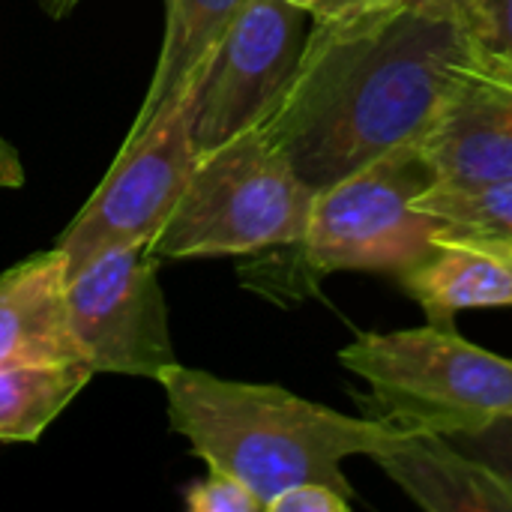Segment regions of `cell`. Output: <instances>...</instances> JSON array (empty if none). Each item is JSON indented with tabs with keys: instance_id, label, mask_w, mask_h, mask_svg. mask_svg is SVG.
I'll list each match as a JSON object with an SVG mask.
<instances>
[{
	"instance_id": "cell-17",
	"label": "cell",
	"mask_w": 512,
	"mask_h": 512,
	"mask_svg": "<svg viewBox=\"0 0 512 512\" xmlns=\"http://www.w3.org/2000/svg\"><path fill=\"white\" fill-rule=\"evenodd\" d=\"M186 507L192 512H264L249 486L225 471H213L186 489Z\"/></svg>"
},
{
	"instance_id": "cell-10",
	"label": "cell",
	"mask_w": 512,
	"mask_h": 512,
	"mask_svg": "<svg viewBox=\"0 0 512 512\" xmlns=\"http://www.w3.org/2000/svg\"><path fill=\"white\" fill-rule=\"evenodd\" d=\"M420 510L512 512V486L453 438L408 429L372 459Z\"/></svg>"
},
{
	"instance_id": "cell-1",
	"label": "cell",
	"mask_w": 512,
	"mask_h": 512,
	"mask_svg": "<svg viewBox=\"0 0 512 512\" xmlns=\"http://www.w3.org/2000/svg\"><path fill=\"white\" fill-rule=\"evenodd\" d=\"M465 51L462 21L417 9L312 21L264 129L318 192L420 141Z\"/></svg>"
},
{
	"instance_id": "cell-2",
	"label": "cell",
	"mask_w": 512,
	"mask_h": 512,
	"mask_svg": "<svg viewBox=\"0 0 512 512\" xmlns=\"http://www.w3.org/2000/svg\"><path fill=\"white\" fill-rule=\"evenodd\" d=\"M168 423L213 471L237 477L261 507L300 483H330L354 495L342 462L375 459L402 426L381 417H348L276 384H246L204 369L171 366L159 378Z\"/></svg>"
},
{
	"instance_id": "cell-12",
	"label": "cell",
	"mask_w": 512,
	"mask_h": 512,
	"mask_svg": "<svg viewBox=\"0 0 512 512\" xmlns=\"http://www.w3.org/2000/svg\"><path fill=\"white\" fill-rule=\"evenodd\" d=\"M399 282L429 324L453 327L465 309L512 306V246L438 228L429 255L408 267Z\"/></svg>"
},
{
	"instance_id": "cell-4",
	"label": "cell",
	"mask_w": 512,
	"mask_h": 512,
	"mask_svg": "<svg viewBox=\"0 0 512 512\" xmlns=\"http://www.w3.org/2000/svg\"><path fill=\"white\" fill-rule=\"evenodd\" d=\"M315 189L255 126L198 159L192 180L150 243L156 258H219L297 246Z\"/></svg>"
},
{
	"instance_id": "cell-15",
	"label": "cell",
	"mask_w": 512,
	"mask_h": 512,
	"mask_svg": "<svg viewBox=\"0 0 512 512\" xmlns=\"http://www.w3.org/2000/svg\"><path fill=\"white\" fill-rule=\"evenodd\" d=\"M417 207L441 222L444 234H462L512 246V180L480 186L432 183Z\"/></svg>"
},
{
	"instance_id": "cell-16",
	"label": "cell",
	"mask_w": 512,
	"mask_h": 512,
	"mask_svg": "<svg viewBox=\"0 0 512 512\" xmlns=\"http://www.w3.org/2000/svg\"><path fill=\"white\" fill-rule=\"evenodd\" d=\"M465 33L480 54L512 69V0H477L465 18Z\"/></svg>"
},
{
	"instance_id": "cell-18",
	"label": "cell",
	"mask_w": 512,
	"mask_h": 512,
	"mask_svg": "<svg viewBox=\"0 0 512 512\" xmlns=\"http://www.w3.org/2000/svg\"><path fill=\"white\" fill-rule=\"evenodd\" d=\"M351 504H354V495H345L330 483L312 480V483H300L276 495L267 504V512H351Z\"/></svg>"
},
{
	"instance_id": "cell-8",
	"label": "cell",
	"mask_w": 512,
	"mask_h": 512,
	"mask_svg": "<svg viewBox=\"0 0 512 512\" xmlns=\"http://www.w3.org/2000/svg\"><path fill=\"white\" fill-rule=\"evenodd\" d=\"M309 18L294 0H246L201 78L192 123L198 159L267 123L300 63Z\"/></svg>"
},
{
	"instance_id": "cell-7",
	"label": "cell",
	"mask_w": 512,
	"mask_h": 512,
	"mask_svg": "<svg viewBox=\"0 0 512 512\" xmlns=\"http://www.w3.org/2000/svg\"><path fill=\"white\" fill-rule=\"evenodd\" d=\"M69 327L93 372L159 381L177 366L150 246L111 249L66 282Z\"/></svg>"
},
{
	"instance_id": "cell-3",
	"label": "cell",
	"mask_w": 512,
	"mask_h": 512,
	"mask_svg": "<svg viewBox=\"0 0 512 512\" xmlns=\"http://www.w3.org/2000/svg\"><path fill=\"white\" fill-rule=\"evenodd\" d=\"M339 363L366 381L378 417L396 426L468 438L512 417V360L456 327L360 333L339 351Z\"/></svg>"
},
{
	"instance_id": "cell-22",
	"label": "cell",
	"mask_w": 512,
	"mask_h": 512,
	"mask_svg": "<svg viewBox=\"0 0 512 512\" xmlns=\"http://www.w3.org/2000/svg\"><path fill=\"white\" fill-rule=\"evenodd\" d=\"M24 183V165L18 150L0 135V189H18Z\"/></svg>"
},
{
	"instance_id": "cell-6",
	"label": "cell",
	"mask_w": 512,
	"mask_h": 512,
	"mask_svg": "<svg viewBox=\"0 0 512 512\" xmlns=\"http://www.w3.org/2000/svg\"><path fill=\"white\" fill-rule=\"evenodd\" d=\"M204 72L129 132L102 183L57 237L54 246L66 252L69 276L111 249L150 246L165 228L198 165L192 123Z\"/></svg>"
},
{
	"instance_id": "cell-19",
	"label": "cell",
	"mask_w": 512,
	"mask_h": 512,
	"mask_svg": "<svg viewBox=\"0 0 512 512\" xmlns=\"http://www.w3.org/2000/svg\"><path fill=\"white\" fill-rule=\"evenodd\" d=\"M465 453L486 462L492 471H498L512 486V417H501L498 423L486 426L477 435L453 438Z\"/></svg>"
},
{
	"instance_id": "cell-23",
	"label": "cell",
	"mask_w": 512,
	"mask_h": 512,
	"mask_svg": "<svg viewBox=\"0 0 512 512\" xmlns=\"http://www.w3.org/2000/svg\"><path fill=\"white\" fill-rule=\"evenodd\" d=\"M51 18H60V15H66V12H72L75 6H78V0H36Z\"/></svg>"
},
{
	"instance_id": "cell-5",
	"label": "cell",
	"mask_w": 512,
	"mask_h": 512,
	"mask_svg": "<svg viewBox=\"0 0 512 512\" xmlns=\"http://www.w3.org/2000/svg\"><path fill=\"white\" fill-rule=\"evenodd\" d=\"M435 183L420 141L396 147L312 198L300 249L318 276L342 270L402 276L435 246L441 222L417 207Z\"/></svg>"
},
{
	"instance_id": "cell-11",
	"label": "cell",
	"mask_w": 512,
	"mask_h": 512,
	"mask_svg": "<svg viewBox=\"0 0 512 512\" xmlns=\"http://www.w3.org/2000/svg\"><path fill=\"white\" fill-rule=\"evenodd\" d=\"M66 252H39L0 273V366L84 363L66 309Z\"/></svg>"
},
{
	"instance_id": "cell-13",
	"label": "cell",
	"mask_w": 512,
	"mask_h": 512,
	"mask_svg": "<svg viewBox=\"0 0 512 512\" xmlns=\"http://www.w3.org/2000/svg\"><path fill=\"white\" fill-rule=\"evenodd\" d=\"M243 6L246 0H165V36L159 60L132 129H141L207 69L216 45Z\"/></svg>"
},
{
	"instance_id": "cell-14",
	"label": "cell",
	"mask_w": 512,
	"mask_h": 512,
	"mask_svg": "<svg viewBox=\"0 0 512 512\" xmlns=\"http://www.w3.org/2000/svg\"><path fill=\"white\" fill-rule=\"evenodd\" d=\"M93 375L87 363L0 366V441L33 444Z\"/></svg>"
},
{
	"instance_id": "cell-9",
	"label": "cell",
	"mask_w": 512,
	"mask_h": 512,
	"mask_svg": "<svg viewBox=\"0 0 512 512\" xmlns=\"http://www.w3.org/2000/svg\"><path fill=\"white\" fill-rule=\"evenodd\" d=\"M420 147L435 183L512 180V69L468 42Z\"/></svg>"
},
{
	"instance_id": "cell-21",
	"label": "cell",
	"mask_w": 512,
	"mask_h": 512,
	"mask_svg": "<svg viewBox=\"0 0 512 512\" xmlns=\"http://www.w3.org/2000/svg\"><path fill=\"white\" fill-rule=\"evenodd\" d=\"M477 0H393L387 9H417V12H432V15H444V18H456L465 24L471 6Z\"/></svg>"
},
{
	"instance_id": "cell-20",
	"label": "cell",
	"mask_w": 512,
	"mask_h": 512,
	"mask_svg": "<svg viewBox=\"0 0 512 512\" xmlns=\"http://www.w3.org/2000/svg\"><path fill=\"white\" fill-rule=\"evenodd\" d=\"M294 3L303 6L312 15V21H345V18L381 12L393 0H294Z\"/></svg>"
}]
</instances>
